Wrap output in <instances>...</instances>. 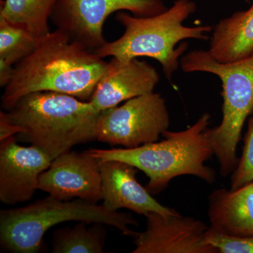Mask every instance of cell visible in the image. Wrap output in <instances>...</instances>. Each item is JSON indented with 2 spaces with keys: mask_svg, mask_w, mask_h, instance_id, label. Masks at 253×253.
<instances>
[{
  "mask_svg": "<svg viewBox=\"0 0 253 253\" xmlns=\"http://www.w3.org/2000/svg\"><path fill=\"white\" fill-rule=\"evenodd\" d=\"M108 63L59 29L41 39L32 54L15 65L14 73L1 96L9 111L25 95L53 91L89 101Z\"/></svg>",
  "mask_w": 253,
  "mask_h": 253,
  "instance_id": "obj_1",
  "label": "cell"
},
{
  "mask_svg": "<svg viewBox=\"0 0 253 253\" xmlns=\"http://www.w3.org/2000/svg\"><path fill=\"white\" fill-rule=\"evenodd\" d=\"M211 115L206 113L192 126L180 131H166L163 141L131 149L86 151L99 162L121 161L142 171L149 178L146 189L156 195L177 176H197L208 184L215 181V171L206 166L214 154L207 133Z\"/></svg>",
  "mask_w": 253,
  "mask_h": 253,
  "instance_id": "obj_2",
  "label": "cell"
},
{
  "mask_svg": "<svg viewBox=\"0 0 253 253\" xmlns=\"http://www.w3.org/2000/svg\"><path fill=\"white\" fill-rule=\"evenodd\" d=\"M196 9L192 0H176L170 8L154 16L139 17L126 11H118L116 19L124 27V33L94 53L102 59L111 56L122 63L143 56L156 59L162 66L165 76L171 81L188 49L186 42L177 48L176 44L186 39L208 41V34L212 31L207 25L195 27L183 25Z\"/></svg>",
  "mask_w": 253,
  "mask_h": 253,
  "instance_id": "obj_3",
  "label": "cell"
},
{
  "mask_svg": "<svg viewBox=\"0 0 253 253\" xmlns=\"http://www.w3.org/2000/svg\"><path fill=\"white\" fill-rule=\"evenodd\" d=\"M6 113L23 129L18 141L38 146L52 161L73 146L95 140L101 114L89 101L53 91L25 95Z\"/></svg>",
  "mask_w": 253,
  "mask_h": 253,
  "instance_id": "obj_4",
  "label": "cell"
},
{
  "mask_svg": "<svg viewBox=\"0 0 253 253\" xmlns=\"http://www.w3.org/2000/svg\"><path fill=\"white\" fill-rule=\"evenodd\" d=\"M185 73L204 72L221 80L222 119L215 127L207 129L221 175L232 174L239 162L236 151L244 123L253 112V53L246 59L220 63L209 51L194 50L180 59Z\"/></svg>",
  "mask_w": 253,
  "mask_h": 253,
  "instance_id": "obj_5",
  "label": "cell"
},
{
  "mask_svg": "<svg viewBox=\"0 0 253 253\" xmlns=\"http://www.w3.org/2000/svg\"><path fill=\"white\" fill-rule=\"evenodd\" d=\"M71 221L106 224L127 236L134 234L129 226L138 225L129 213L113 212L84 200L61 201L49 196L26 207L1 211V247L14 253L38 252L50 228Z\"/></svg>",
  "mask_w": 253,
  "mask_h": 253,
  "instance_id": "obj_6",
  "label": "cell"
},
{
  "mask_svg": "<svg viewBox=\"0 0 253 253\" xmlns=\"http://www.w3.org/2000/svg\"><path fill=\"white\" fill-rule=\"evenodd\" d=\"M169 126L166 100L154 91L101 111L95 136L101 142L131 149L157 141Z\"/></svg>",
  "mask_w": 253,
  "mask_h": 253,
  "instance_id": "obj_7",
  "label": "cell"
},
{
  "mask_svg": "<svg viewBox=\"0 0 253 253\" xmlns=\"http://www.w3.org/2000/svg\"><path fill=\"white\" fill-rule=\"evenodd\" d=\"M167 9L163 0H59L50 19L73 41L95 52L107 42L103 27L110 15L126 11L146 17Z\"/></svg>",
  "mask_w": 253,
  "mask_h": 253,
  "instance_id": "obj_8",
  "label": "cell"
},
{
  "mask_svg": "<svg viewBox=\"0 0 253 253\" xmlns=\"http://www.w3.org/2000/svg\"><path fill=\"white\" fill-rule=\"evenodd\" d=\"M146 229L134 232L133 253H217L206 241L209 226L204 221L179 213L163 215L149 212Z\"/></svg>",
  "mask_w": 253,
  "mask_h": 253,
  "instance_id": "obj_9",
  "label": "cell"
},
{
  "mask_svg": "<svg viewBox=\"0 0 253 253\" xmlns=\"http://www.w3.org/2000/svg\"><path fill=\"white\" fill-rule=\"evenodd\" d=\"M38 189L61 201L76 198L97 204L103 199L99 161L86 151L61 154L42 173Z\"/></svg>",
  "mask_w": 253,
  "mask_h": 253,
  "instance_id": "obj_10",
  "label": "cell"
},
{
  "mask_svg": "<svg viewBox=\"0 0 253 253\" xmlns=\"http://www.w3.org/2000/svg\"><path fill=\"white\" fill-rule=\"evenodd\" d=\"M15 136L0 144V201L6 205L26 202L38 189L40 176L52 160L38 146L18 145Z\"/></svg>",
  "mask_w": 253,
  "mask_h": 253,
  "instance_id": "obj_11",
  "label": "cell"
},
{
  "mask_svg": "<svg viewBox=\"0 0 253 253\" xmlns=\"http://www.w3.org/2000/svg\"><path fill=\"white\" fill-rule=\"evenodd\" d=\"M159 81L158 71L146 61L134 59L122 63L112 58L89 101L101 112L123 101L154 92Z\"/></svg>",
  "mask_w": 253,
  "mask_h": 253,
  "instance_id": "obj_12",
  "label": "cell"
},
{
  "mask_svg": "<svg viewBox=\"0 0 253 253\" xmlns=\"http://www.w3.org/2000/svg\"><path fill=\"white\" fill-rule=\"evenodd\" d=\"M102 179L103 206L116 212L126 208L136 214L146 216L149 212L163 215L179 213L158 203L136 180L138 169L121 161L99 162Z\"/></svg>",
  "mask_w": 253,
  "mask_h": 253,
  "instance_id": "obj_13",
  "label": "cell"
},
{
  "mask_svg": "<svg viewBox=\"0 0 253 253\" xmlns=\"http://www.w3.org/2000/svg\"><path fill=\"white\" fill-rule=\"evenodd\" d=\"M211 229L226 234L253 236V182L238 188L219 189L210 195Z\"/></svg>",
  "mask_w": 253,
  "mask_h": 253,
  "instance_id": "obj_14",
  "label": "cell"
},
{
  "mask_svg": "<svg viewBox=\"0 0 253 253\" xmlns=\"http://www.w3.org/2000/svg\"><path fill=\"white\" fill-rule=\"evenodd\" d=\"M208 51L220 63L234 62L253 54V0L249 9L234 13L216 24Z\"/></svg>",
  "mask_w": 253,
  "mask_h": 253,
  "instance_id": "obj_15",
  "label": "cell"
},
{
  "mask_svg": "<svg viewBox=\"0 0 253 253\" xmlns=\"http://www.w3.org/2000/svg\"><path fill=\"white\" fill-rule=\"evenodd\" d=\"M59 0H1L0 15L38 38L50 33L49 19Z\"/></svg>",
  "mask_w": 253,
  "mask_h": 253,
  "instance_id": "obj_16",
  "label": "cell"
},
{
  "mask_svg": "<svg viewBox=\"0 0 253 253\" xmlns=\"http://www.w3.org/2000/svg\"><path fill=\"white\" fill-rule=\"evenodd\" d=\"M79 221L73 228L57 229L53 235V253H104L106 230L99 223L88 228Z\"/></svg>",
  "mask_w": 253,
  "mask_h": 253,
  "instance_id": "obj_17",
  "label": "cell"
},
{
  "mask_svg": "<svg viewBox=\"0 0 253 253\" xmlns=\"http://www.w3.org/2000/svg\"><path fill=\"white\" fill-rule=\"evenodd\" d=\"M41 39L0 15V59L16 65L35 51Z\"/></svg>",
  "mask_w": 253,
  "mask_h": 253,
  "instance_id": "obj_18",
  "label": "cell"
},
{
  "mask_svg": "<svg viewBox=\"0 0 253 253\" xmlns=\"http://www.w3.org/2000/svg\"><path fill=\"white\" fill-rule=\"evenodd\" d=\"M253 182V118H250L242 155L231 174V189Z\"/></svg>",
  "mask_w": 253,
  "mask_h": 253,
  "instance_id": "obj_19",
  "label": "cell"
},
{
  "mask_svg": "<svg viewBox=\"0 0 253 253\" xmlns=\"http://www.w3.org/2000/svg\"><path fill=\"white\" fill-rule=\"evenodd\" d=\"M206 241L219 253H253V236L226 235L209 227Z\"/></svg>",
  "mask_w": 253,
  "mask_h": 253,
  "instance_id": "obj_20",
  "label": "cell"
},
{
  "mask_svg": "<svg viewBox=\"0 0 253 253\" xmlns=\"http://www.w3.org/2000/svg\"><path fill=\"white\" fill-rule=\"evenodd\" d=\"M23 129L10 121L7 113L0 111V142L9 139L15 134H21Z\"/></svg>",
  "mask_w": 253,
  "mask_h": 253,
  "instance_id": "obj_21",
  "label": "cell"
},
{
  "mask_svg": "<svg viewBox=\"0 0 253 253\" xmlns=\"http://www.w3.org/2000/svg\"><path fill=\"white\" fill-rule=\"evenodd\" d=\"M14 65L0 59V86L4 88L9 84L14 73Z\"/></svg>",
  "mask_w": 253,
  "mask_h": 253,
  "instance_id": "obj_22",
  "label": "cell"
},
{
  "mask_svg": "<svg viewBox=\"0 0 253 253\" xmlns=\"http://www.w3.org/2000/svg\"><path fill=\"white\" fill-rule=\"evenodd\" d=\"M244 1H246V3L251 2V0H244Z\"/></svg>",
  "mask_w": 253,
  "mask_h": 253,
  "instance_id": "obj_23",
  "label": "cell"
}]
</instances>
